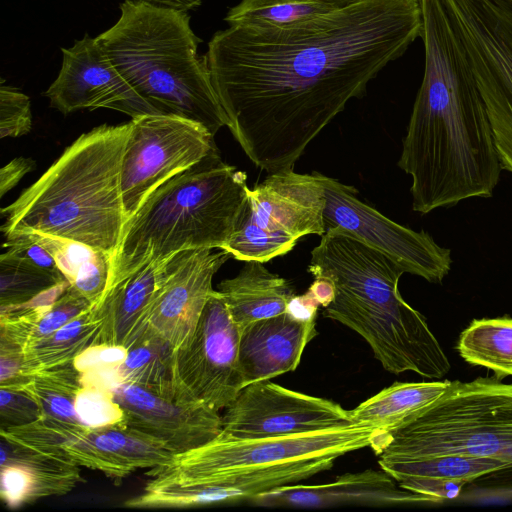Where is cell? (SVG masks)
Segmentation results:
<instances>
[{
  "instance_id": "obj_1",
  "label": "cell",
  "mask_w": 512,
  "mask_h": 512,
  "mask_svg": "<svg viewBox=\"0 0 512 512\" xmlns=\"http://www.w3.org/2000/svg\"><path fill=\"white\" fill-rule=\"evenodd\" d=\"M422 29L419 0H357L283 26L229 25L205 57L227 127L270 174L294 170L309 143Z\"/></svg>"
},
{
  "instance_id": "obj_2",
  "label": "cell",
  "mask_w": 512,
  "mask_h": 512,
  "mask_svg": "<svg viewBox=\"0 0 512 512\" xmlns=\"http://www.w3.org/2000/svg\"><path fill=\"white\" fill-rule=\"evenodd\" d=\"M425 65L398 166L412 209L428 214L488 198L502 166L480 91L460 51L445 0H419Z\"/></svg>"
},
{
  "instance_id": "obj_3",
  "label": "cell",
  "mask_w": 512,
  "mask_h": 512,
  "mask_svg": "<svg viewBox=\"0 0 512 512\" xmlns=\"http://www.w3.org/2000/svg\"><path fill=\"white\" fill-rule=\"evenodd\" d=\"M308 271L334 284L323 316L358 333L383 368L441 379L451 368L426 318L401 296L405 271L383 253L330 229L311 251Z\"/></svg>"
},
{
  "instance_id": "obj_4",
  "label": "cell",
  "mask_w": 512,
  "mask_h": 512,
  "mask_svg": "<svg viewBox=\"0 0 512 512\" xmlns=\"http://www.w3.org/2000/svg\"><path fill=\"white\" fill-rule=\"evenodd\" d=\"M128 132L125 123L101 125L79 136L1 209L5 238L48 236L103 252L112 261L126 223L120 173Z\"/></svg>"
},
{
  "instance_id": "obj_5",
  "label": "cell",
  "mask_w": 512,
  "mask_h": 512,
  "mask_svg": "<svg viewBox=\"0 0 512 512\" xmlns=\"http://www.w3.org/2000/svg\"><path fill=\"white\" fill-rule=\"evenodd\" d=\"M249 191L246 173L224 162L214 147L159 186L126 222L105 293L150 262L185 250L223 249L239 225Z\"/></svg>"
},
{
  "instance_id": "obj_6",
  "label": "cell",
  "mask_w": 512,
  "mask_h": 512,
  "mask_svg": "<svg viewBox=\"0 0 512 512\" xmlns=\"http://www.w3.org/2000/svg\"><path fill=\"white\" fill-rule=\"evenodd\" d=\"M96 39L120 75L159 114L197 122L213 136L227 126L186 11L125 0L117 22Z\"/></svg>"
},
{
  "instance_id": "obj_7",
  "label": "cell",
  "mask_w": 512,
  "mask_h": 512,
  "mask_svg": "<svg viewBox=\"0 0 512 512\" xmlns=\"http://www.w3.org/2000/svg\"><path fill=\"white\" fill-rule=\"evenodd\" d=\"M384 435L357 424L261 439H238L220 432L146 475L161 482L208 481L219 489L223 503L249 502L263 492L299 484L329 470L346 453L369 446L375 449Z\"/></svg>"
},
{
  "instance_id": "obj_8",
  "label": "cell",
  "mask_w": 512,
  "mask_h": 512,
  "mask_svg": "<svg viewBox=\"0 0 512 512\" xmlns=\"http://www.w3.org/2000/svg\"><path fill=\"white\" fill-rule=\"evenodd\" d=\"M374 451L379 460L467 454L512 466V384L494 376L450 381L437 400L386 433Z\"/></svg>"
},
{
  "instance_id": "obj_9",
  "label": "cell",
  "mask_w": 512,
  "mask_h": 512,
  "mask_svg": "<svg viewBox=\"0 0 512 512\" xmlns=\"http://www.w3.org/2000/svg\"><path fill=\"white\" fill-rule=\"evenodd\" d=\"M485 103L502 169L512 174V0H446Z\"/></svg>"
},
{
  "instance_id": "obj_10",
  "label": "cell",
  "mask_w": 512,
  "mask_h": 512,
  "mask_svg": "<svg viewBox=\"0 0 512 512\" xmlns=\"http://www.w3.org/2000/svg\"><path fill=\"white\" fill-rule=\"evenodd\" d=\"M325 192L315 171L270 173L249 191L239 225L222 249L239 261L267 262L307 235L325 234Z\"/></svg>"
},
{
  "instance_id": "obj_11",
  "label": "cell",
  "mask_w": 512,
  "mask_h": 512,
  "mask_svg": "<svg viewBox=\"0 0 512 512\" xmlns=\"http://www.w3.org/2000/svg\"><path fill=\"white\" fill-rule=\"evenodd\" d=\"M128 123L120 173L126 222L159 186L216 147L214 136L204 126L179 116L148 114Z\"/></svg>"
},
{
  "instance_id": "obj_12",
  "label": "cell",
  "mask_w": 512,
  "mask_h": 512,
  "mask_svg": "<svg viewBox=\"0 0 512 512\" xmlns=\"http://www.w3.org/2000/svg\"><path fill=\"white\" fill-rule=\"evenodd\" d=\"M241 329L217 290L210 295L192 336L174 349L177 400L226 409L244 388Z\"/></svg>"
},
{
  "instance_id": "obj_13",
  "label": "cell",
  "mask_w": 512,
  "mask_h": 512,
  "mask_svg": "<svg viewBox=\"0 0 512 512\" xmlns=\"http://www.w3.org/2000/svg\"><path fill=\"white\" fill-rule=\"evenodd\" d=\"M325 192V231L340 230L383 253L410 273L442 283L451 270V251L424 230L415 231L361 201L356 188L316 172Z\"/></svg>"
},
{
  "instance_id": "obj_14",
  "label": "cell",
  "mask_w": 512,
  "mask_h": 512,
  "mask_svg": "<svg viewBox=\"0 0 512 512\" xmlns=\"http://www.w3.org/2000/svg\"><path fill=\"white\" fill-rule=\"evenodd\" d=\"M351 424L350 411L338 403L265 380L245 386L225 409L221 433L238 439H261Z\"/></svg>"
},
{
  "instance_id": "obj_15",
  "label": "cell",
  "mask_w": 512,
  "mask_h": 512,
  "mask_svg": "<svg viewBox=\"0 0 512 512\" xmlns=\"http://www.w3.org/2000/svg\"><path fill=\"white\" fill-rule=\"evenodd\" d=\"M61 51L59 74L44 92L51 107L64 115L97 108L116 110L132 119L159 114L120 75L96 37L85 34Z\"/></svg>"
},
{
  "instance_id": "obj_16",
  "label": "cell",
  "mask_w": 512,
  "mask_h": 512,
  "mask_svg": "<svg viewBox=\"0 0 512 512\" xmlns=\"http://www.w3.org/2000/svg\"><path fill=\"white\" fill-rule=\"evenodd\" d=\"M185 250L164 259L161 284L152 305L146 332L174 348L194 333L214 291L213 276L232 257L225 250Z\"/></svg>"
},
{
  "instance_id": "obj_17",
  "label": "cell",
  "mask_w": 512,
  "mask_h": 512,
  "mask_svg": "<svg viewBox=\"0 0 512 512\" xmlns=\"http://www.w3.org/2000/svg\"><path fill=\"white\" fill-rule=\"evenodd\" d=\"M113 394L124 411L126 427L176 455L208 443L222 431V416L207 405L182 403L130 382H121Z\"/></svg>"
},
{
  "instance_id": "obj_18",
  "label": "cell",
  "mask_w": 512,
  "mask_h": 512,
  "mask_svg": "<svg viewBox=\"0 0 512 512\" xmlns=\"http://www.w3.org/2000/svg\"><path fill=\"white\" fill-rule=\"evenodd\" d=\"M320 304L307 290L287 311L250 323L241 330L239 357L244 387L294 371L306 345L316 335Z\"/></svg>"
},
{
  "instance_id": "obj_19",
  "label": "cell",
  "mask_w": 512,
  "mask_h": 512,
  "mask_svg": "<svg viewBox=\"0 0 512 512\" xmlns=\"http://www.w3.org/2000/svg\"><path fill=\"white\" fill-rule=\"evenodd\" d=\"M59 445L81 467L121 481L138 469L169 464L176 454L156 440L128 427L90 428L63 423Z\"/></svg>"
},
{
  "instance_id": "obj_20",
  "label": "cell",
  "mask_w": 512,
  "mask_h": 512,
  "mask_svg": "<svg viewBox=\"0 0 512 512\" xmlns=\"http://www.w3.org/2000/svg\"><path fill=\"white\" fill-rule=\"evenodd\" d=\"M1 435V497L17 508L73 490L82 480L81 466L62 448L30 444Z\"/></svg>"
},
{
  "instance_id": "obj_21",
  "label": "cell",
  "mask_w": 512,
  "mask_h": 512,
  "mask_svg": "<svg viewBox=\"0 0 512 512\" xmlns=\"http://www.w3.org/2000/svg\"><path fill=\"white\" fill-rule=\"evenodd\" d=\"M249 502L258 506L298 508L430 503L426 497L401 487L382 468L345 473L325 484L299 483L275 488Z\"/></svg>"
},
{
  "instance_id": "obj_22",
  "label": "cell",
  "mask_w": 512,
  "mask_h": 512,
  "mask_svg": "<svg viewBox=\"0 0 512 512\" xmlns=\"http://www.w3.org/2000/svg\"><path fill=\"white\" fill-rule=\"evenodd\" d=\"M378 463L401 487L426 497L430 503L455 499L479 477L511 467L493 458L467 454L378 460Z\"/></svg>"
},
{
  "instance_id": "obj_23",
  "label": "cell",
  "mask_w": 512,
  "mask_h": 512,
  "mask_svg": "<svg viewBox=\"0 0 512 512\" xmlns=\"http://www.w3.org/2000/svg\"><path fill=\"white\" fill-rule=\"evenodd\" d=\"M163 267L164 259L144 265L107 291L94 306L105 319L102 343L129 348L145 335Z\"/></svg>"
},
{
  "instance_id": "obj_24",
  "label": "cell",
  "mask_w": 512,
  "mask_h": 512,
  "mask_svg": "<svg viewBox=\"0 0 512 512\" xmlns=\"http://www.w3.org/2000/svg\"><path fill=\"white\" fill-rule=\"evenodd\" d=\"M217 291L241 330L255 321L284 313L296 296L287 279L270 272L259 261H246L235 277L219 284Z\"/></svg>"
},
{
  "instance_id": "obj_25",
  "label": "cell",
  "mask_w": 512,
  "mask_h": 512,
  "mask_svg": "<svg viewBox=\"0 0 512 512\" xmlns=\"http://www.w3.org/2000/svg\"><path fill=\"white\" fill-rule=\"evenodd\" d=\"M449 383L395 382L350 410L352 422L388 433L437 400Z\"/></svg>"
},
{
  "instance_id": "obj_26",
  "label": "cell",
  "mask_w": 512,
  "mask_h": 512,
  "mask_svg": "<svg viewBox=\"0 0 512 512\" xmlns=\"http://www.w3.org/2000/svg\"><path fill=\"white\" fill-rule=\"evenodd\" d=\"M104 316L91 307L60 329L23 351V378L56 366L72 363L89 347L102 343Z\"/></svg>"
},
{
  "instance_id": "obj_27",
  "label": "cell",
  "mask_w": 512,
  "mask_h": 512,
  "mask_svg": "<svg viewBox=\"0 0 512 512\" xmlns=\"http://www.w3.org/2000/svg\"><path fill=\"white\" fill-rule=\"evenodd\" d=\"M456 349L465 362L492 371L498 380L512 377V317L473 319Z\"/></svg>"
},
{
  "instance_id": "obj_28",
  "label": "cell",
  "mask_w": 512,
  "mask_h": 512,
  "mask_svg": "<svg viewBox=\"0 0 512 512\" xmlns=\"http://www.w3.org/2000/svg\"><path fill=\"white\" fill-rule=\"evenodd\" d=\"M174 347L148 332L128 348L119 366L122 382L146 387L164 397L176 399L174 384Z\"/></svg>"
},
{
  "instance_id": "obj_29",
  "label": "cell",
  "mask_w": 512,
  "mask_h": 512,
  "mask_svg": "<svg viewBox=\"0 0 512 512\" xmlns=\"http://www.w3.org/2000/svg\"><path fill=\"white\" fill-rule=\"evenodd\" d=\"M81 387L80 373L69 363L40 370L14 389L31 396L42 417L82 425L75 410V399Z\"/></svg>"
},
{
  "instance_id": "obj_30",
  "label": "cell",
  "mask_w": 512,
  "mask_h": 512,
  "mask_svg": "<svg viewBox=\"0 0 512 512\" xmlns=\"http://www.w3.org/2000/svg\"><path fill=\"white\" fill-rule=\"evenodd\" d=\"M338 8L319 0H241L224 20L229 25L277 27Z\"/></svg>"
},
{
  "instance_id": "obj_31",
  "label": "cell",
  "mask_w": 512,
  "mask_h": 512,
  "mask_svg": "<svg viewBox=\"0 0 512 512\" xmlns=\"http://www.w3.org/2000/svg\"><path fill=\"white\" fill-rule=\"evenodd\" d=\"M67 280L2 253L0 256V305L25 303Z\"/></svg>"
},
{
  "instance_id": "obj_32",
  "label": "cell",
  "mask_w": 512,
  "mask_h": 512,
  "mask_svg": "<svg viewBox=\"0 0 512 512\" xmlns=\"http://www.w3.org/2000/svg\"><path fill=\"white\" fill-rule=\"evenodd\" d=\"M75 410L84 426L126 427L124 411L113 391L82 385L75 399Z\"/></svg>"
},
{
  "instance_id": "obj_33",
  "label": "cell",
  "mask_w": 512,
  "mask_h": 512,
  "mask_svg": "<svg viewBox=\"0 0 512 512\" xmlns=\"http://www.w3.org/2000/svg\"><path fill=\"white\" fill-rule=\"evenodd\" d=\"M32 113L29 97L12 86H0V137H20L30 132Z\"/></svg>"
},
{
  "instance_id": "obj_34",
  "label": "cell",
  "mask_w": 512,
  "mask_h": 512,
  "mask_svg": "<svg viewBox=\"0 0 512 512\" xmlns=\"http://www.w3.org/2000/svg\"><path fill=\"white\" fill-rule=\"evenodd\" d=\"M110 264L111 260L105 253L94 250L78 268L71 284L93 307L105 293Z\"/></svg>"
},
{
  "instance_id": "obj_35",
  "label": "cell",
  "mask_w": 512,
  "mask_h": 512,
  "mask_svg": "<svg viewBox=\"0 0 512 512\" xmlns=\"http://www.w3.org/2000/svg\"><path fill=\"white\" fill-rule=\"evenodd\" d=\"M1 428L31 423L41 416L37 403L20 389H0Z\"/></svg>"
},
{
  "instance_id": "obj_36",
  "label": "cell",
  "mask_w": 512,
  "mask_h": 512,
  "mask_svg": "<svg viewBox=\"0 0 512 512\" xmlns=\"http://www.w3.org/2000/svg\"><path fill=\"white\" fill-rule=\"evenodd\" d=\"M3 247L8 256L24 261L34 267L66 280L53 255L30 235H19L6 239Z\"/></svg>"
},
{
  "instance_id": "obj_37",
  "label": "cell",
  "mask_w": 512,
  "mask_h": 512,
  "mask_svg": "<svg viewBox=\"0 0 512 512\" xmlns=\"http://www.w3.org/2000/svg\"><path fill=\"white\" fill-rule=\"evenodd\" d=\"M127 353L125 346L99 343L83 351L72 363L79 373L118 368Z\"/></svg>"
},
{
  "instance_id": "obj_38",
  "label": "cell",
  "mask_w": 512,
  "mask_h": 512,
  "mask_svg": "<svg viewBox=\"0 0 512 512\" xmlns=\"http://www.w3.org/2000/svg\"><path fill=\"white\" fill-rule=\"evenodd\" d=\"M465 488L461 494L512 499V466L479 477Z\"/></svg>"
},
{
  "instance_id": "obj_39",
  "label": "cell",
  "mask_w": 512,
  "mask_h": 512,
  "mask_svg": "<svg viewBox=\"0 0 512 512\" xmlns=\"http://www.w3.org/2000/svg\"><path fill=\"white\" fill-rule=\"evenodd\" d=\"M36 166L32 158L16 157L0 169V197L12 190Z\"/></svg>"
},
{
  "instance_id": "obj_40",
  "label": "cell",
  "mask_w": 512,
  "mask_h": 512,
  "mask_svg": "<svg viewBox=\"0 0 512 512\" xmlns=\"http://www.w3.org/2000/svg\"><path fill=\"white\" fill-rule=\"evenodd\" d=\"M151 4L158 7L170 8L180 11L193 10L199 7L204 0H130Z\"/></svg>"
},
{
  "instance_id": "obj_41",
  "label": "cell",
  "mask_w": 512,
  "mask_h": 512,
  "mask_svg": "<svg viewBox=\"0 0 512 512\" xmlns=\"http://www.w3.org/2000/svg\"><path fill=\"white\" fill-rule=\"evenodd\" d=\"M319 1L327 3V4H331L336 7H343V6H346V5H348L354 1H357V0H319Z\"/></svg>"
}]
</instances>
